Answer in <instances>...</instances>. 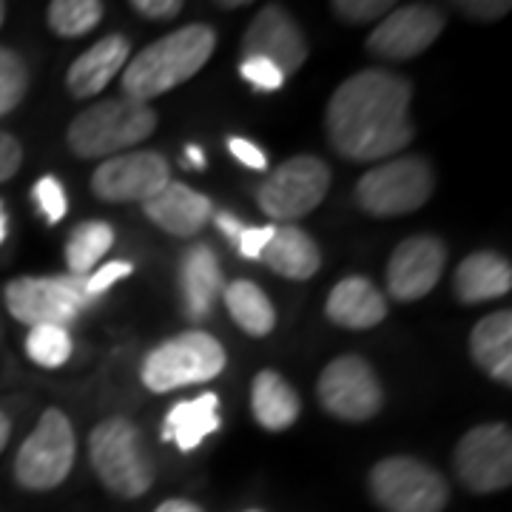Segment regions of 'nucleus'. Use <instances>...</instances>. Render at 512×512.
<instances>
[{"instance_id": "2", "label": "nucleus", "mask_w": 512, "mask_h": 512, "mask_svg": "<svg viewBox=\"0 0 512 512\" xmlns=\"http://www.w3.org/2000/svg\"><path fill=\"white\" fill-rule=\"evenodd\" d=\"M217 49V32L205 23H191L154 40L123 69V97L148 103L188 83Z\"/></svg>"}, {"instance_id": "22", "label": "nucleus", "mask_w": 512, "mask_h": 512, "mask_svg": "<svg viewBox=\"0 0 512 512\" xmlns=\"http://www.w3.org/2000/svg\"><path fill=\"white\" fill-rule=\"evenodd\" d=\"M470 356L490 379L512 384V313L495 311L484 316L470 333Z\"/></svg>"}, {"instance_id": "47", "label": "nucleus", "mask_w": 512, "mask_h": 512, "mask_svg": "<svg viewBox=\"0 0 512 512\" xmlns=\"http://www.w3.org/2000/svg\"><path fill=\"white\" fill-rule=\"evenodd\" d=\"M248 512H259V510H248Z\"/></svg>"}, {"instance_id": "31", "label": "nucleus", "mask_w": 512, "mask_h": 512, "mask_svg": "<svg viewBox=\"0 0 512 512\" xmlns=\"http://www.w3.org/2000/svg\"><path fill=\"white\" fill-rule=\"evenodd\" d=\"M333 15L348 23H370V20H382L393 3L390 0H336L330 3Z\"/></svg>"}, {"instance_id": "29", "label": "nucleus", "mask_w": 512, "mask_h": 512, "mask_svg": "<svg viewBox=\"0 0 512 512\" xmlns=\"http://www.w3.org/2000/svg\"><path fill=\"white\" fill-rule=\"evenodd\" d=\"M72 336L69 328H55V325H43L32 328L26 336V353L29 359L40 367H63L72 356Z\"/></svg>"}, {"instance_id": "8", "label": "nucleus", "mask_w": 512, "mask_h": 512, "mask_svg": "<svg viewBox=\"0 0 512 512\" xmlns=\"http://www.w3.org/2000/svg\"><path fill=\"white\" fill-rule=\"evenodd\" d=\"M89 302L86 276H20L6 285V308L29 328H69Z\"/></svg>"}, {"instance_id": "16", "label": "nucleus", "mask_w": 512, "mask_h": 512, "mask_svg": "<svg viewBox=\"0 0 512 512\" xmlns=\"http://www.w3.org/2000/svg\"><path fill=\"white\" fill-rule=\"evenodd\" d=\"M447 248L439 237L419 234L404 239L387 262V291L399 302H416L439 285Z\"/></svg>"}, {"instance_id": "14", "label": "nucleus", "mask_w": 512, "mask_h": 512, "mask_svg": "<svg viewBox=\"0 0 512 512\" xmlns=\"http://www.w3.org/2000/svg\"><path fill=\"white\" fill-rule=\"evenodd\" d=\"M171 183L168 160L157 151H128L97 165L92 191L103 202H146Z\"/></svg>"}, {"instance_id": "18", "label": "nucleus", "mask_w": 512, "mask_h": 512, "mask_svg": "<svg viewBox=\"0 0 512 512\" xmlns=\"http://www.w3.org/2000/svg\"><path fill=\"white\" fill-rule=\"evenodd\" d=\"M131 60V43L123 35H109L97 40L89 52L74 60L66 72V89L77 100H89L100 94Z\"/></svg>"}, {"instance_id": "15", "label": "nucleus", "mask_w": 512, "mask_h": 512, "mask_svg": "<svg viewBox=\"0 0 512 512\" xmlns=\"http://www.w3.org/2000/svg\"><path fill=\"white\" fill-rule=\"evenodd\" d=\"M242 57H262L279 72L296 74L308 60V40L285 12V6H262L242 37Z\"/></svg>"}, {"instance_id": "10", "label": "nucleus", "mask_w": 512, "mask_h": 512, "mask_svg": "<svg viewBox=\"0 0 512 512\" xmlns=\"http://www.w3.org/2000/svg\"><path fill=\"white\" fill-rule=\"evenodd\" d=\"M330 168L325 160L299 154L282 163L256 188V202L265 217L282 225H293L299 217H308L328 197Z\"/></svg>"}, {"instance_id": "45", "label": "nucleus", "mask_w": 512, "mask_h": 512, "mask_svg": "<svg viewBox=\"0 0 512 512\" xmlns=\"http://www.w3.org/2000/svg\"><path fill=\"white\" fill-rule=\"evenodd\" d=\"M220 6L222 9H239V6H245V0H222Z\"/></svg>"}, {"instance_id": "9", "label": "nucleus", "mask_w": 512, "mask_h": 512, "mask_svg": "<svg viewBox=\"0 0 512 512\" xmlns=\"http://www.w3.org/2000/svg\"><path fill=\"white\" fill-rule=\"evenodd\" d=\"M367 481L370 495L384 512H441L450 501L444 476L419 458H382Z\"/></svg>"}, {"instance_id": "33", "label": "nucleus", "mask_w": 512, "mask_h": 512, "mask_svg": "<svg viewBox=\"0 0 512 512\" xmlns=\"http://www.w3.org/2000/svg\"><path fill=\"white\" fill-rule=\"evenodd\" d=\"M239 74L254 86L256 92H279L285 86V74L262 57H245L239 66Z\"/></svg>"}, {"instance_id": "7", "label": "nucleus", "mask_w": 512, "mask_h": 512, "mask_svg": "<svg viewBox=\"0 0 512 512\" xmlns=\"http://www.w3.org/2000/svg\"><path fill=\"white\" fill-rule=\"evenodd\" d=\"M74 427L69 416L57 407H49L32 436L20 444L15 456V478L23 490H55L60 487L74 467Z\"/></svg>"}, {"instance_id": "12", "label": "nucleus", "mask_w": 512, "mask_h": 512, "mask_svg": "<svg viewBox=\"0 0 512 512\" xmlns=\"http://www.w3.org/2000/svg\"><path fill=\"white\" fill-rule=\"evenodd\" d=\"M316 396L330 416L342 421L373 419L384 404V390L376 370L353 353L333 359L322 370L316 382Z\"/></svg>"}, {"instance_id": "44", "label": "nucleus", "mask_w": 512, "mask_h": 512, "mask_svg": "<svg viewBox=\"0 0 512 512\" xmlns=\"http://www.w3.org/2000/svg\"><path fill=\"white\" fill-rule=\"evenodd\" d=\"M3 239H6V208L0 202V245H3Z\"/></svg>"}, {"instance_id": "3", "label": "nucleus", "mask_w": 512, "mask_h": 512, "mask_svg": "<svg viewBox=\"0 0 512 512\" xmlns=\"http://www.w3.org/2000/svg\"><path fill=\"white\" fill-rule=\"evenodd\" d=\"M157 128V114L137 100H103L80 111L66 131V143L80 160H109L123 148L140 146Z\"/></svg>"}, {"instance_id": "38", "label": "nucleus", "mask_w": 512, "mask_h": 512, "mask_svg": "<svg viewBox=\"0 0 512 512\" xmlns=\"http://www.w3.org/2000/svg\"><path fill=\"white\" fill-rule=\"evenodd\" d=\"M228 148H231V154H234L242 165H248V168H254V171H265V168H268L265 151L256 146V143H251V140H245V137H231V140H228Z\"/></svg>"}, {"instance_id": "34", "label": "nucleus", "mask_w": 512, "mask_h": 512, "mask_svg": "<svg viewBox=\"0 0 512 512\" xmlns=\"http://www.w3.org/2000/svg\"><path fill=\"white\" fill-rule=\"evenodd\" d=\"M134 274V265L128 262V259H114V262H106L103 268H97L92 276H86V293H89V299H97V296H103V293L114 288L120 279H126V276Z\"/></svg>"}, {"instance_id": "39", "label": "nucleus", "mask_w": 512, "mask_h": 512, "mask_svg": "<svg viewBox=\"0 0 512 512\" xmlns=\"http://www.w3.org/2000/svg\"><path fill=\"white\" fill-rule=\"evenodd\" d=\"M131 9L148 20H168L180 15L183 3L180 0H134Z\"/></svg>"}, {"instance_id": "32", "label": "nucleus", "mask_w": 512, "mask_h": 512, "mask_svg": "<svg viewBox=\"0 0 512 512\" xmlns=\"http://www.w3.org/2000/svg\"><path fill=\"white\" fill-rule=\"evenodd\" d=\"M32 194H35L37 208L43 211V217L52 222V225H57V222L66 217V208H69L66 191H63V185L57 183L55 177H40Z\"/></svg>"}, {"instance_id": "1", "label": "nucleus", "mask_w": 512, "mask_h": 512, "mask_svg": "<svg viewBox=\"0 0 512 512\" xmlns=\"http://www.w3.org/2000/svg\"><path fill=\"white\" fill-rule=\"evenodd\" d=\"M413 86L384 69L356 72L333 92L325 114L330 146L353 163H376L399 154L416 137L407 117Z\"/></svg>"}, {"instance_id": "11", "label": "nucleus", "mask_w": 512, "mask_h": 512, "mask_svg": "<svg viewBox=\"0 0 512 512\" xmlns=\"http://www.w3.org/2000/svg\"><path fill=\"white\" fill-rule=\"evenodd\" d=\"M453 464L470 493H498L512 484V430L501 421L478 424L458 441Z\"/></svg>"}, {"instance_id": "26", "label": "nucleus", "mask_w": 512, "mask_h": 512, "mask_svg": "<svg viewBox=\"0 0 512 512\" xmlns=\"http://www.w3.org/2000/svg\"><path fill=\"white\" fill-rule=\"evenodd\" d=\"M222 299L225 308L234 316L239 328L251 336H268L276 328V311L271 305V299L265 296V291L248 282V279H237L228 288H222Z\"/></svg>"}, {"instance_id": "25", "label": "nucleus", "mask_w": 512, "mask_h": 512, "mask_svg": "<svg viewBox=\"0 0 512 512\" xmlns=\"http://www.w3.org/2000/svg\"><path fill=\"white\" fill-rule=\"evenodd\" d=\"M251 410L265 430L279 433L299 419L302 402H299V393L276 370H262L251 387Z\"/></svg>"}, {"instance_id": "23", "label": "nucleus", "mask_w": 512, "mask_h": 512, "mask_svg": "<svg viewBox=\"0 0 512 512\" xmlns=\"http://www.w3.org/2000/svg\"><path fill=\"white\" fill-rule=\"evenodd\" d=\"M259 259L274 274L285 276V279H296V282L311 279L322 265L319 245L299 225H276L274 239L268 242V248L262 251Z\"/></svg>"}, {"instance_id": "4", "label": "nucleus", "mask_w": 512, "mask_h": 512, "mask_svg": "<svg viewBox=\"0 0 512 512\" xmlns=\"http://www.w3.org/2000/svg\"><path fill=\"white\" fill-rule=\"evenodd\" d=\"M89 458L109 493L137 498L154 484V461L143 433L123 416L103 419L89 436Z\"/></svg>"}, {"instance_id": "46", "label": "nucleus", "mask_w": 512, "mask_h": 512, "mask_svg": "<svg viewBox=\"0 0 512 512\" xmlns=\"http://www.w3.org/2000/svg\"><path fill=\"white\" fill-rule=\"evenodd\" d=\"M3 20H6V3H0V26H3Z\"/></svg>"}, {"instance_id": "20", "label": "nucleus", "mask_w": 512, "mask_h": 512, "mask_svg": "<svg viewBox=\"0 0 512 512\" xmlns=\"http://www.w3.org/2000/svg\"><path fill=\"white\" fill-rule=\"evenodd\" d=\"M453 291H456L458 302H464V305H478V302L507 296L512 291L510 262L493 251L464 256L458 265L456 279H453Z\"/></svg>"}, {"instance_id": "35", "label": "nucleus", "mask_w": 512, "mask_h": 512, "mask_svg": "<svg viewBox=\"0 0 512 512\" xmlns=\"http://www.w3.org/2000/svg\"><path fill=\"white\" fill-rule=\"evenodd\" d=\"M456 9L470 20H501L512 9L510 0H461Z\"/></svg>"}, {"instance_id": "6", "label": "nucleus", "mask_w": 512, "mask_h": 512, "mask_svg": "<svg viewBox=\"0 0 512 512\" xmlns=\"http://www.w3.org/2000/svg\"><path fill=\"white\" fill-rule=\"evenodd\" d=\"M225 370V348L205 333L188 330L183 336H174L154 348L143 362V384L151 393H171L177 387L200 384L217 379Z\"/></svg>"}, {"instance_id": "43", "label": "nucleus", "mask_w": 512, "mask_h": 512, "mask_svg": "<svg viewBox=\"0 0 512 512\" xmlns=\"http://www.w3.org/2000/svg\"><path fill=\"white\" fill-rule=\"evenodd\" d=\"M9 436H12V421L6 413H0V453H3V447L9 444Z\"/></svg>"}, {"instance_id": "30", "label": "nucleus", "mask_w": 512, "mask_h": 512, "mask_svg": "<svg viewBox=\"0 0 512 512\" xmlns=\"http://www.w3.org/2000/svg\"><path fill=\"white\" fill-rule=\"evenodd\" d=\"M29 89V69L23 57L0 46V117L15 111Z\"/></svg>"}, {"instance_id": "5", "label": "nucleus", "mask_w": 512, "mask_h": 512, "mask_svg": "<svg viewBox=\"0 0 512 512\" xmlns=\"http://www.w3.org/2000/svg\"><path fill=\"white\" fill-rule=\"evenodd\" d=\"M436 174L430 163L410 154L365 171L356 183V205L370 217H402L433 197Z\"/></svg>"}, {"instance_id": "42", "label": "nucleus", "mask_w": 512, "mask_h": 512, "mask_svg": "<svg viewBox=\"0 0 512 512\" xmlns=\"http://www.w3.org/2000/svg\"><path fill=\"white\" fill-rule=\"evenodd\" d=\"M205 151H202L200 146H185V165H191V168H205Z\"/></svg>"}, {"instance_id": "27", "label": "nucleus", "mask_w": 512, "mask_h": 512, "mask_svg": "<svg viewBox=\"0 0 512 512\" xmlns=\"http://www.w3.org/2000/svg\"><path fill=\"white\" fill-rule=\"evenodd\" d=\"M114 245V228L109 222H83L72 231V237L66 242V262H69V274L89 276L92 268L109 254Z\"/></svg>"}, {"instance_id": "40", "label": "nucleus", "mask_w": 512, "mask_h": 512, "mask_svg": "<svg viewBox=\"0 0 512 512\" xmlns=\"http://www.w3.org/2000/svg\"><path fill=\"white\" fill-rule=\"evenodd\" d=\"M217 225H220V231L225 234V237L231 239V242H237V239L242 237V231H245V222L237 220V217H234V214H228V211L217 214Z\"/></svg>"}, {"instance_id": "24", "label": "nucleus", "mask_w": 512, "mask_h": 512, "mask_svg": "<svg viewBox=\"0 0 512 512\" xmlns=\"http://www.w3.org/2000/svg\"><path fill=\"white\" fill-rule=\"evenodd\" d=\"M220 399L217 393H205L197 399L174 404L165 416L163 439L174 441L183 453L197 450L208 436H214L220 430Z\"/></svg>"}, {"instance_id": "41", "label": "nucleus", "mask_w": 512, "mask_h": 512, "mask_svg": "<svg viewBox=\"0 0 512 512\" xmlns=\"http://www.w3.org/2000/svg\"><path fill=\"white\" fill-rule=\"evenodd\" d=\"M154 512H202L197 504L185 501V498H171V501H163Z\"/></svg>"}, {"instance_id": "13", "label": "nucleus", "mask_w": 512, "mask_h": 512, "mask_svg": "<svg viewBox=\"0 0 512 512\" xmlns=\"http://www.w3.org/2000/svg\"><path fill=\"white\" fill-rule=\"evenodd\" d=\"M447 26V15L430 3L393 6L367 37V52L384 60H410L427 52Z\"/></svg>"}, {"instance_id": "17", "label": "nucleus", "mask_w": 512, "mask_h": 512, "mask_svg": "<svg viewBox=\"0 0 512 512\" xmlns=\"http://www.w3.org/2000/svg\"><path fill=\"white\" fill-rule=\"evenodd\" d=\"M143 211L165 234L185 239L197 237L205 228V222L211 220V200L200 191H194L191 185L171 180L160 194L143 202Z\"/></svg>"}, {"instance_id": "36", "label": "nucleus", "mask_w": 512, "mask_h": 512, "mask_svg": "<svg viewBox=\"0 0 512 512\" xmlns=\"http://www.w3.org/2000/svg\"><path fill=\"white\" fill-rule=\"evenodd\" d=\"M276 234V225H259V228H251V225H245V231H242V237L237 239V248L239 254L245 256V259H259L262 251L268 248V242L274 239Z\"/></svg>"}, {"instance_id": "37", "label": "nucleus", "mask_w": 512, "mask_h": 512, "mask_svg": "<svg viewBox=\"0 0 512 512\" xmlns=\"http://www.w3.org/2000/svg\"><path fill=\"white\" fill-rule=\"evenodd\" d=\"M20 163H23V148H20V143L12 134L0 131V183L12 180L20 171Z\"/></svg>"}, {"instance_id": "19", "label": "nucleus", "mask_w": 512, "mask_h": 512, "mask_svg": "<svg viewBox=\"0 0 512 512\" xmlns=\"http://www.w3.org/2000/svg\"><path fill=\"white\" fill-rule=\"evenodd\" d=\"M325 313L339 328L367 330L382 325L384 316H387V302L370 279L348 276V279L333 285Z\"/></svg>"}, {"instance_id": "21", "label": "nucleus", "mask_w": 512, "mask_h": 512, "mask_svg": "<svg viewBox=\"0 0 512 512\" xmlns=\"http://www.w3.org/2000/svg\"><path fill=\"white\" fill-rule=\"evenodd\" d=\"M220 259L208 245H191L180 262V288H183L185 313L191 319H205L217 296L222 293Z\"/></svg>"}, {"instance_id": "28", "label": "nucleus", "mask_w": 512, "mask_h": 512, "mask_svg": "<svg viewBox=\"0 0 512 512\" xmlns=\"http://www.w3.org/2000/svg\"><path fill=\"white\" fill-rule=\"evenodd\" d=\"M100 0H55L49 3V26L60 37H83L103 20Z\"/></svg>"}]
</instances>
